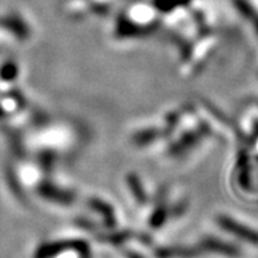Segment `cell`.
Listing matches in <instances>:
<instances>
[{"instance_id":"obj_1","label":"cell","mask_w":258,"mask_h":258,"mask_svg":"<svg viewBox=\"0 0 258 258\" xmlns=\"http://www.w3.org/2000/svg\"><path fill=\"white\" fill-rule=\"evenodd\" d=\"M219 221H220V224L223 225L227 231L231 232V233L236 234V236H240V237L244 238V240H246V241L249 242L258 244V233L253 231V229H249L246 225H242L241 223L233 220V219H231L229 216H224V215L220 216Z\"/></svg>"}]
</instances>
